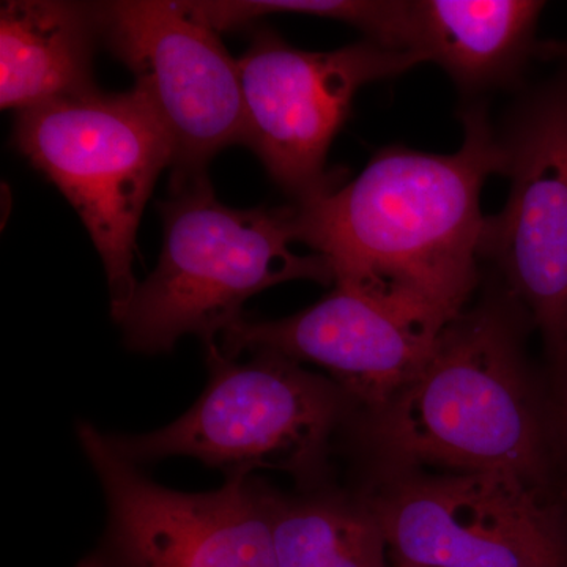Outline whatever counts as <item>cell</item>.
<instances>
[{
  "label": "cell",
  "instance_id": "1",
  "mask_svg": "<svg viewBox=\"0 0 567 567\" xmlns=\"http://www.w3.org/2000/svg\"><path fill=\"white\" fill-rule=\"evenodd\" d=\"M464 141L451 155L393 145L353 181L295 204L298 241L361 290L442 331L480 282L486 216L481 192L505 174L506 153L483 104L461 114Z\"/></svg>",
  "mask_w": 567,
  "mask_h": 567
},
{
  "label": "cell",
  "instance_id": "2",
  "mask_svg": "<svg viewBox=\"0 0 567 567\" xmlns=\"http://www.w3.org/2000/svg\"><path fill=\"white\" fill-rule=\"evenodd\" d=\"M361 435L398 466L547 476L546 420L522 358L513 300L488 298L443 328L420 374L374 412Z\"/></svg>",
  "mask_w": 567,
  "mask_h": 567
},
{
  "label": "cell",
  "instance_id": "3",
  "mask_svg": "<svg viewBox=\"0 0 567 567\" xmlns=\"http://www.w3.org/2000/svg\"><path fill=\"white\" fill-rule=\"evenodd\" d=\"M159 213L158 265L117 320L134 352H169L186 334L216 344L245 316L252 295L300 279L334 284L328 259L290 249L298 241L295 205L237 210L219 203L208 177H199L173 183Z\"/></svg>",
  "mask_w": 567,
  "mask_h": 567
},
{
  "label": "cell",
  "instance_id": "4",
  "mask_svg": "<svg viewBox=\"0 0 567 567\" xmlns=\"http://www.w3.org/2000/svg\"><path fill=\"white\" fill-rule=\"evenodd\" d=\"M210 380L177 421L142 435L107 442L132 464L194 457L227 477L278 470L315 486L327 470L336 429L353 402L334 380L311 374L275 352H252L245 363L205 346Z\"/></svg>",
  "mask_w": 567,
  "mask_h": 567
},
{
  "label": "cell",
  "instance_id": "5",
  "mask_svg": "<svg viewBox=\"0 0 567 567\" xmlns=\"http://www.w3.org/2000/svg\"><path fill=\"white\" fill-rule=\"evenodd\" d=\"M18 151L61 189L102 256L115 322L137 284L134 251L142 212L164 167L169 134L140 91L74 93L17 112Z\"/></svg>",
  "mask_w": 567,
  "mask_h": 567
},
{
  "label": "cell",
  "instance_id": "6",
  "mask_svg": "<svg viewBox=\"0 0 567 567\" xmlns=\"http://www.w3.org/2000/svg\"><path fill=\"white\" fill-rule=\"evenodd\" d=\"M76 432L107 506L103 539L78 567H278L274 487L262 480L227 477L216 491L185 494L145 476L95 425Z\"/></svg>",
  "mask_w": 567,
  "mask_h": 567
},
{
  "label": "cell",
  "instance_id": "7",
  "mask_svg": "<svg viewBox=\"0 0 567 567\" xmlns=\"http://www.w3.org/2000/svg\"><path fill=\"white\" fill-rule=\"evenodd\" d=\"M423 62L365 39L330 52L297 50L271 29H256L237 59L246 145L295 204L319 199L342 185L327 156L357 93Z\"/></svg>",
  "mask_w": 567,
  "mask_h": 567
},
{
  "label": "cell",
  "instance_id": "8",
  "mask_svg": "<svg viewBox=\"0 0 567 567\" xmlns=\"http://www.w3.org/2000/svg\"><path fill=\"white\" fill-rule=\"evenodd\" d=\"M100 31L136 78L169 134L173 183L207 177L216 153L246 145V112L237 59L192 2L99 3Z\"/></svg>",
  "mask_w": 567,
  "mask_h": 567
},
{
  "label": "cell",
  "instance_id": "9",
  "mask_svg": "<svg viewBox=\"0 0 567 567\" xmlns=\"http://www.w3.org/2000/svg\"><path fill=\"white\" fill-rule=\"evenodd\" d=\"M364 503L404 565L567 567L561 516L509 473L399 477Z\"/></svg>",
  "mask_w": 567,
  "mask_h": 567
},
{
  "label": "cell",
  "instance_id": "10",
  "mask_svg": "<svg viewBox=\"0 0 567 567\" xmlns=\"http://www.w3.org/2000/svg\"><path fill=\"white\" fill-rule=\"evenodd\" d=\"M509 196L486 216L494 262L554 353L567 334V65L518 104L499 134Z\"/></svg>",
  "mask_w": 567,
  "mask_h": 567
},
{
  "label": "cell",
  "instance_id": "11",
  "mask_svg": "<svg viewBox=\"0 0 567 567\" xmlns=\"http://www.w3.org/2000/svg\"><path fill=\"white\" fill-rule=\"evenodd\" d=\"M413 317L347 284L319 303L286 319L244 316L216 341L226 358L275 352L320 365L353 405L374 412L409 385L427 363L439 334Z\"/></svg>",
  "mask_w": 567,
  "mask_h": 567
},
{
  "label": "cell",
  "instance_id": "12",
  "mask_svg": "<svg viewBox=\"0 0 567 567\" xmlns=\"http://www.w3.org/2000/svg\"><path fill=\"white\" fill-rule=\"evenodd\" d=\"M415 52L465 95L505 87L536 55L546 3L536 0H413Z\"/></svg>",
  "mask_w": 567,
  "mask_h": 567
},
{
  "label": "cell",
  "instance_id": "13",
  "mask_svg": "<svg viewBox=\"0 0 567 567\" xmlns=\"http://www.w3.org/2000/svg\"><path fill=\"white\" fill-rule=\"evenodd\" d=\"M99 3L13 0L0 9V106L21 112L95 89Z\"/></svg>",
  "mask_w": 567,
  "mask_h": 567
},
{
  "label": "cell",
  "instance_id": "14",
  "mask_svg": "<svg viewBox=\"0 0 567 567\" xmlns=\"http://www.w3.org/2000/svg\"><path fill=\"white\" fill-rule=\"evenodd\" d=\"M278 567H386L385 536L364 502L271 491Z\"/></svg>",
  "mask_w": 567,
  "mask_h": 567
},
{
  "label": "cell",
  "instance_id": "15",
  "mask_svg": "<svg viewBox=\"0 0 567 567\" xmlns=\"http://www.w3.org/2000/svg\"><path fill=\"white\" fill-rule=\"evenodd\" d=\"M192 3L216 32L233 31L265 14H308L353 25L364 33L365 40L375 41L390 50L415 52L410 0H223Z\"/></svg>",
  "mask_w": 567,
  "mask_h": 567
},
{
  "label": "cell",
  "instance_id": "16",
  "mask_svg": "<svg viewBox=\"0 0 567 567\" xmlns=\"http://www.w3.org/2000/svg\"><path fill=\"white\" fill-rule=\"evenodd\" d=\"M551 354L558 369V390L554 412L546 421L548 454L554 447L558 450L567 468V334Z\"/></svg>",
  "mask_w": 567,
  "mask_h": 567
},
{
  "label": "cell",
  "instance_id": "17",
  "mask_svg": "<svg viewBox=\"0 0 567 567\" xmlns=\"http://www.w3.org/2000/svg\"><path fill=\"white\" fill-rule=\"evenodd\" d=\"M536 55L546 59H558L567 65V41H543L537 44Z\"/></svg>",
  "mask_w": 567,
  "mask_h": 567
},
{
  "label": "cell",
  "instance_id": "18",
  "mask_svg": "<svg viewBox=\"0 0 567 567\" xmlns=\"http://www.w3.org/2000/svg\"><path fill=\"white\" fill-rule=\"evenodd\" d=\"M395 567H427V566H416V565H404V563H398Z\"/></svg>",
  "mask_w": 567,
  "mask_h": 567
}]
</instances>
